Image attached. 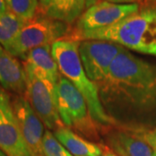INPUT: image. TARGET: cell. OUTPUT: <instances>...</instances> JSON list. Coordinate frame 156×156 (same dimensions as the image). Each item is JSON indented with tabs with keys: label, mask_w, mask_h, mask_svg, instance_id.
Here are the masks:
<instances>
[{
	"label": "cell",
	"mask_w": 156,
	"mask_h": 156,
	"mask_svg": "<svg viewBox=\"0 0 156 156\" xmlns=\"http://www.w3.org/2000/svg\"><path fill=\"white\" fill-rule=\"evenodd\" d=\"M97 87L101 105L115 126L156 128V62L124 48Z\"/></svg>",
	"instance_id": "6da1fadb"
},
{
	"label": "cell",
	"mask_w": 156,
	"mask_h": 156,
	"mask_svg": "<svg viewBox=\"0 0 156 156\" xmlns=\"http://www.w3.org/2000/svg\"><path fill=\"white\" fill-rule=\"evenodd\" d=\"M70 38L108 41L130 51L156 56V6L142 5L139 11L114 25L74 34Z\"/></svg>",
	"instance_id": "7a4b0ae2"
},
{
	"label": "cell",
	"mask_w": 156,
	"mask_h": 156,
	"mask_svg": "<svg viewBox=\"0 0 156 156\" xmlns=\"http://www.w3.org/2000/svg\"><path fill=\"white\" fill-rule=\"evenodd\" d=\"M78 41L72 38L57 40L51 45V52L60 73L78 89L87 102L90 115L102 128L114 125L106 114L99 96L98 87L86 75L78 52Z\"/></svg>",
	"instance_id": "3957f363"
},
{
	"label": "cell",
	"mask_w": 156,
	"mask_h": 156,
	"mask_svg": "<svg viewBox=\"0 0 156 156\" xmlns=\"http://www.w3.org/2000/svg\"><path fill=\"white\" fill-rule=\"evenodd\" d=\"M56 102L59 116L66 128L89 140H99L105 128L93 120L83 95L62 76L56 86Z\"/></svg>",
	"instance_id": "277c9868"
},
{
	"label": "cell",
	"mask_w": 156,
	"mask_h": 156,
	"mask_svg": "<svg viewBox=\"0 0 156 156\" xmlns=\"http://www.w3.org/2000/svg\"><path fill=\"white\" fill-rule=\"evenodd\" d=\"M71 33L69 24L37 12L32 19L25 23L8 52L24 60L30 50L44 45H52L57 40L66 38Z\"/></svg>",
	"instance_id": "5b68a950"
},
{
	"label": "cell",
	"mask_w": 156,
	"mask_h": 156,
	"mask_svg": "<svg viewBox=\"0 0 156 156\" xmlns=\"http://www.w3.org/2000/svg\"><path fill=\"white\" fill-rule=\"evenodd\" d=\"M26 75L25 97L34 112L49 130L56 131L65 127L58 114L56 87L37 72L29 63L23 62Z\"/></svg>",
	"instance_id": "8992f818"
},
{
	"label": "cell",
	"mask_w": 156,
	"mask_h": 156,
	"mask_svg": "<svg viewBox=\"0 0 156 156\" xmlns=\"http://www.w3.org/2000/svg\"><path fill=\"white\" fill-rule=\"evenodd\" d=\"M78 42V52L84 71L97 85L106 78L113 62L124 48L118 44L103 40Z\"/></svg>",
	"instance_id": "52a82bcc"
},
{
	"label": "cell",
	"mask_w": 156,
	"mask_h": 156,
	"mask_svg": "<svg viewBox=\"0 0 156 156\" xmlns=\"http://www.w3.org/2000/svg\"><path fill=\"white\" fill-rule=\"evenodd\" d=\"M140 8L139 4L119 5L102 0L84 11L71 35L109 27L135 13Z\"/></svg>",
	"instance_id": "ba28073f"
},
{
	"label": "cell",
	"mask_w": 156,
	"mask_h": 156,
	"mask_svg": "<svg viewBox=\"0 0 156 156\" xmlns=\"http://www.w3.org/2000/svg\"><path fill=\"white\" fill-rule=\"evenodd\" d=\"M12 108L23 139L33 156H45L43 146L44 125L34 112L24 95H16L11 99Z\"/></svg>",
	"instance_id": "9c48e42d"
},
{
	"label": "cell",
	"mask_w": 156,
	"mask_h": 156,
	"mask_svg": "<svg viewBox=\"0 0 156 156\" xmlns=\"http://www.w3.org/2000/svg\"><path fill=\"white\" fill-rule=\"evenodd\" d=\"M145 129L133 130L112 125L102 133L108 148L119 156H153V148L146 138Z\"/></svg>",
	"instance_id": "30bf717a"
},
{
	"label": "cell",
	"mask_w": 156,
	"mask_h": 156,
	"mask_svg": "<svg viewBox=\"0 0 156 156\" xmlns=\"http://www.w3.org/2000/svg\"><path fill=\"white\" fill-rule=\"evenodd\" d=\"M0 85L6 91L25 95L26 75L23 65L0 44Z\"/></svg>",
	"instance_id": "8fae6325"
},
{
	"label": "cell",
	"mask_w": 156,
	"mask_h": 156,
	"mask_svg": "<svg viewBox=\"0 0 156 156\" xmlns=\"http://www.w3.org/2000/svg\"><path fill=\"white\" fill-rule=\"evenodd\" d=\"M0 149L8 156H33L23 139L13 108L0 123Z\"/></svg>",
	"instance_id": "7c38bea8"
},
{
	"label": "cell",
	"mask_w": 156,
	"mask_h": 156,
	"mask_svg": "<svg viewBox=\"0 0 156 156\" xmlns=\"http://www.w3.org/2000/svg\"><path fill=\"white\" fill-rule=\"evenodd\" d=\"M85 10V0H39L37 12L70 25L79 19Z\"/></svg>",
	"instance_id": "4fadbf2b"
},
{
	"label": "cell",
	"mask_w": 156,
	"mask_h": 156,
	"mask_svg": "<svg viewBox=\"0 0 156 156\" xmlns=\"http://www.w3.org/2000/svg\"><path fill=\"white\" fill-rule=\"evenodd\" d=\"M23 62L29 63L41 76L57 86L62 76L58 65L51 52V45H44L30 50Z\"/></svg>",
	"instance_id": "5bb4252c"
},
{
	"label": "cell",
	"mask_w": 156,
	"mask_h": 156,
	"mask_svg": "<svg viewBox=\"0 0 156 156\" xmlns=\"http://www.w3.org/2000/svg\"><path fill=\"white\" fill-rule=\"evenodd\" d=\"M54 134L74 156H101L104 152L103 146L85 139L66 127L57 129Z\"/></svg>",
	"instance_id": "9a60e30c"
},
{
	"label": "cell",
	"mask_w": 156,
	"mask_h": 156,
	"mask_svg": "<svg viewBox=\"0 0 156 156\" xmlns=\"http://www.w3.org/2000/svg\"><path fill=\"white\" fill-rule=\"evenodd\" d=\"M25 23L10 11L0 15V44L7 51Z\"/></svg>",
	"instance_id": "2e32d148"
},
{
	"label": "cell",
	"mask_w": 156,
	"mask_h": 156,
	"mask_svg": "<svg viewBox=\"0 0 156 156\" xmlns=\"http://www.w3.org/2000/svg\"><path fill=\"white\" fill-rule=\"evenodd\" d=\"M8 10L27 22L37 13L39 0H5Z\"/></svg>",
	"instance_id": "e0dca14e"
},
{
	"label": "cell",
	"mask_w": 156,
	"mask_h": 156,
	"mask_svg": "<svg viewBox=\"0 0 156 156\" xmlns=\"http://www.w3.org/2000/svg\"><path fill=\"white\" fill-rule=\"evenodd\" d=\"M43 146L45 156H73L49 129L44 134Z\"/></svg>",
	"instance_id": "ac0fdd59"
},
{
	"label": "cell",
	"mask_w": 156,
	"mask_h": 156,
	"mask_svg": "<svg viewBox=\"0 0 156 156\" xmlns=\"http://www.w3.org/2000/svg\"><path fill=\"white\" fill-rule=\"evenodd\" d=\"M11 110H12V102L10 95L0 85V123Z\"/></svg>",
	"instance_id": "d6986e66"
},
{
	"label": "cell",
	"mask_w": 156,
	"mask_h": 156,
	"mask_svg": "<svg viewBox=\"0 0 156 156\" xmlns=\"http://www.w3.org/2000/svg\"><path fill=\"white\" fill-rule=\"evenodd\" d=\"M145 136L147 141L153 148L154 155L156 156V128H152V129H145L144 130Z\"/></svg>",
	"instance_id": "ffe728a7"
},
{
	"label": "cell",
	"mask_w": 156,
	"mask_h": 156,
	"mask_svg": "<svg viewBox=\"0 0 156 156\" xmlns=\"http://www.w3.org/2000/svg\"><path fill=\"white\" fill-rule=\"evenodd\" d=\"M114 4H119V5H129V4H139L143 5V0H105Z\"/></svg>",
	"instance_id": "44dd1931"
},
{
	"label": "cell",
	"mask_w": 156,
	"mask_h": 156,
	"mask_svg": "<svg viewBox=\"0 0 156 156\" xmlns=\"http://www.w3.org/2000/svg\"><path fill=\"white\" fill-rule=\"evenodd\" d=\"M9 10H8L7 5H6L5 0H0V15L5 14Z\"/></svg>",
	"instance_id": "7402d4cb"
},
{
	"label": "cell",
	"mask_w": 156,
	"mask_h": 156,
	"mask_svg": "<svg viewBox=\"0 0 156 156\" xmlns=\"http://www.w3.org/2000/svg\"><path fill=\"white\" fill-rule=\"evenodd\" d=\"M101 0H85V3H86V9H88L91 6L95 5V4L101 2Z\"/></svg>",
	"instance_id": "603a6c76"
},
{
	"label": "cell",
	"mask_w": 156,
	"mask_h": 156,
	"mask_svg": "<svg viewBox=\"0 0 156 156\" xmlns=\"http://www.w3.org/2000/svg\"><path fill=\"white\" fill-rule=\"evenodd\" d=\"M101 156H119V155L116 154L115 152H113L112 150H110L108 147H107L106 151H104V152H103V154H102V155Z\"/></svg>",
	"instance_id": "cb8c5ba5"
},
{
	"label": "cell",
	"mask_w": 156,
	"mask_h": 156,
	"mask_svg": "<svg viewBox=\"0 0 156 156\" xmlns=\"http://www.w3.org/2000/svg\"><path fill=\"white\" fill-rule=\"evenodd\" d=\"M143 5H144L156 6V0H143Z\"/></svg>",
	"instance_id": "d4e9b609"
},
{
	"label": "cell",
	"mask_w": 156,
	"mask_h": 156,
	"mask_svg": "<svg viewBox=\"0 0 156 156\" xmlns=\"http://www.w3.org/2000/svg\"><path fill=\"white\" fill-rule=\"evenodd\" d=\"M0 156H8L2 149H0Z\"/></svg>",
	"instance_id": "484cf974"
}]
</instances>
